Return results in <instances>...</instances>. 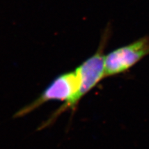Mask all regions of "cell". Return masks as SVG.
<instances>
[{
  "label": "cell",
  "mask_w": 149,
  "mask_h": 149,
  "mask_svg": "<svg viewBox=\"0 0 149 149\" xmlns=\"http://www.w3.org/2000/svg\"><path fill=\"white\" fill-rule=\"evenodd\" d=\"M80 78L77 70L59 74L51 81L34 101L26 105L14 115L15 118L26 116L44 104L51 101H62L64 104L54 112L40 129L47 127L67 110H74V100L79 88Z\"/></svg>",
  "instance_id": "obj_1"
},
{
  "label": "cell",
  "mask_w": 149,
  "mask_h": 149,
  "mask_svg": "<svg viewBox=\"0 0 149 149\" xmlns=\"http://www.w3.org/2000/svg\"><path fill=\"white\" fill-rule=\"evenodd\" d=\"M149 55V36L121 46L105 55V77L124 73Z\"/></svg>",
  "instance_id": "obj_2"
}]
</instances>
